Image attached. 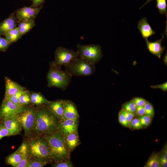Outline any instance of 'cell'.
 Wrapping results in <instances>:
<instances>
[{
	"label": "cell",
	"mask_w": 167,
	"mask_h": 167,
	"mask_svg": "<svg viewBox=\"0 0 167 167\" xmlns=\"http://www.w3.org/2000/svg\"><path fill=\"white\" fill-rule=\"evenodd\" d=\"M18 22L14 13L11 14L0 23V35L5 36L10 31L17 27Z\"/></svg>",
	"instance_id": "obj_12"
},
{
	"label": "cell",
	"mask_w": 167,
	"mask_h": 167,
	"mask_svg": "<svg viewBox=\"0 0 167 167\" xmlns=\"http://www.w3.org/2000/svg\"><path fill=\"white\" fill-rule=\"evenodd\" d=\"M6 90L5 97L12 96L24 88L9 78L5 77Z\"/></svg>",
	"instance_id": "obj_17"
},
{
	"label": "cell",
	"mask_w": 167,
	"mask_h": 167,
	"mask_svg": "<svg viewBox=\"0 0 167 167\" xmlns=\"http://www.w3.org/2000/svg\"><path fill=\"white\" fill-rule=\"evenodd\" d=\"M21 158V155L16 151L6 158V162L13 167H17Z\"/></svg>",
	"instance_id": "obj_24"
},
{
	"label": "cell",
	"mask_w": 167,
	"mask_h": 167,
	"mask_svg": "<svg viewBox=\"0 0 167 167\" xmlns=\"http://www.w3.org/2000/svg\"><path fill=\"white\" fill-rule=\"evenodd\" d=\"M58 163L55 164L53 165L54 167H72L73 166L70 161L68 160H63L58 161Z\"/></svg>",
	"instance_id": "obj_37"
},
{
	"label": "cell",
	"mask_w": 167,
	"mask_h": 167,
	"mask_svg": "<svg viewBox=\"0 0 167 167\" xmlns=\"http://www.w3.org/2000/svg\"><path fill=\"white\" fill-rule=\"evenodd\" d=\"M122 110L123 113L125 116L126 121L129 125V128H130L131 122L133 119L135 117V113L127 112L125 111L123 109Z\"/></svg>",
	"instance_id": "obj_39"
},
{
	"label": "cell",
	"mask_w": 167,
	"mask_h": 167,
	"mask_svg": "<svg viewBox=\"0 0 167 167\" xmlns=\"http://www.w3.org/2000/svg\"><path fill=\"white\" fill-rule=\"evenodd\" d=\"M151 87L152 88L154 89L159 88L164 92H166L167 90V82H166L160 85H151Z\"/></svg>",
	"instance_id": "obj_41"
},
{
	"label": "cell",
	"mask_w": 167,
	"mask_h": 167,
	"mask_svg": "<svg viewBox=\"0 0 167 167\" xmlns=\"http://www.w3.org/2000/svg\"><path fill=\"white\" fill-rule=\"evenodd\" d=\"M135 117H139L140 116L145 114L144 107L136 106L135 112Z\"/></svg>",
	"instance_id": "obj_40"
},
{
	"label": "cell",
	"mask_w": 167,
	"mask_h": 167,
	"mask_svg": "<svg viewBox=\"0 0 167 167\" xmlns=\"http://www.w3.org/2000/svg\"><path fill=\"white\" fill-rule=\"evenodd\" d=\"M27 91V90H25L24 89L18 92L12 96L5 97L4 99L9 100L15 104L19 105V99L20 96L22 94Z\"/></svg>",
	"instance_id": "obj_28"
},
{
	"label": "cell",
	"mask_w": 167,
	"mask_h": 167,
	"mask_svg": "<svg viewBox=\"0 0 167 167\" xmlns=\"http://www.w3.org/2000/svg\"><path fill=\"white\" fill-rule=\"evenodd\" d=\"M65 71L71 76H89L94 73L95 67L87 61L79 57L65 66Z\"/></svg>",
	"instance_id": "obj_4"
},
{
	"label": "cell",
	"mask_w": 167,
	"mask_h": 167,
	"mask_svg": "<svg viewBox=\"0 0 167 167\" xmlns=\"http://www.w3.org/2000/svg\"><path fill=\"white\" fill-rule=\"evenodd\" d=\"M144 167H160L159 153L153 152L148 159Z\"/></svg>",
	"instance_id": "obj_21"
},
{
	"label": "cell",
	"mask_w": 167,
	"mask_h": 167,
	"mask_svg": "<svg viewBox=\"0 0 167 167\" xmlns=\"http://www.w3.org/2000/svg\"><path fill=\"white\" fill-rule=\"evenodd\" d=\"M28 144L29 157L32 159L49 160L51 158L46 139L34 138Z\"/></svg>",
	"instance_id": "obj_5"
},
{
	"label": "cell",
	"mask_w": 167,
	"mask_h": 167,
	"mask_svg": "<svg viewBox=\"0 0 167 167\" xmlns=\"http://www.w3.org/2000/svg\"><path fill=\"white\" fill-rule=\"evenodd\" d=\"M59 119L47 107L37 111L33 130L40 134L49 135L57 131Z\"/></svg>",
	"instance_id": "obj_1"
},
{
	"label": "cell",
	"mask_w": 167,
	"mask_h": 167,
	"mask_svg": "<svg viewBox=\"0 0 167 167\" xmlns=\"http://www.w3.org/2000/svg\"><path fill=\"white\" fill-rule=\"evenodd\" d=\"M71 76L61 68L56 65L54 62L50 64V68L48 73L47 79L48 85L64 89L69 85Z\"/></svg>",
	"instance_id": "obj_3"
},
{
	"label": "cell",
	"mask_w": 167,
	"mask_h": 167,
	"mask_svg": "<svg viewBox=\"0 0 167 167\" xmlns=\"http://www.w3.org/2000/svg\"><path fill=\"white\" fill-rule=\"evenodd\" d=\"M49 160L29 159L26 167H42L49 163Z\"/></svg>",
	"instance_id": "obj_25"
},
{
	"label": "cell",
	"mask_w": 167,
	"mask_h": 167,
	"mask_svg": "<svg viewBox=\"0 0 167 167\" xmlns=\"http://www.w3.org/2000/svg\"><path fill=\"white\" fill-rule=\"evenodd\" d=\"M157 8L158 9L159 13L161 15L164 14L167 16L166 0H156Z\"/></svg>",
	"instance_id": "obj_30"
},
{
	"label": "cell",
	"mask_w": 167,
	"mask_h": 167,
	"mask_svg": "<svg viewBox=\"0 0 167 167\" xmlns=\"http://www.w3.org/2000/svg\"><path fill=\"white\" fill-rule=\"evenodd\" d=\"M47 105V107L59 120L62 118L64 111L63 100L50 101Z\"/></svg>",
	"instance_id": "obj_18"
},
{
	"label": "cell",
	"mask_w": 167,
	"mask_h": 167,
	"mask_svg": "<svg viewBox=\"0 0 167 167\" xmlns=\"http://www.w3.org/2000/svg\"><path fill=\"white\" fill-rule=\"evenodd\" d=\"M31 102L35 105H41L49 104L50 101L46 99L41 94L33 93L30 95Z\"/></svg>",
	"instance_id": "obj_22"
},
{
	"label": "cell",
	"mask_w": 167,
	"mask_h": 167,
	"mask_svg": "<svg viewBox=\"0 0 167 167\" xmlns=\"http://www.w3.org/2000/svg\"><path fill=\"white\" fill-rule=\"evenodd\" d=\"M37 111L33 108H24L16 116L18 121L24 130L26 135H29L34 129Z\"/></svg>",
	"instance_id": "obj_7"
},
{
	"label": "cell",
	"mask_w": 167,
	"mask_h": 167,
	"mask_svg": "<svg viewBox=\"0 0 167 167\" xmlns=\"http://www.w3.org/2000/svg\"><path fill=\"white\" fill-rule=\"evenodd\" d=\"M2 123L9 131L10 136L19 134L21 126L18 121L16 116L2 120Z\"/></svg>",
	"instance_id": "obj_13"
},
{
	"label": "cell",
	"mask_w": 167,
	"mask_h": 167,
	"mask_svg": "<svg viewBox=\"0 0 167 167\" xmlns=\"http://www.w3.org/2000/svg\"><path fill=\"white\" fill-rule=\"evenodd\" d=\"M16 151L22 156V158H29L28 144L23 142Z\"/></svg>",
	"instance_id": "obj_26"
},
{
	"label": "cell",
	"mask_w": 167,
	"mask_h": 167,
	"mask_svg": "<svg viewBox=\"0 0 167 167\" xmlns=\"http://www.w3.org/2000/svg\"><path fill=\"white\" fill-rule=\"evenodd\" d=\"M6 39L11 44L17 41L22 36L17 27L10 31L5 36Z\"/></svg>",
	"instance_id": "obj_23"
},
{
	"label": "cell",
	"mask_w": 167,
	"mask_h": 167,
	"mask_svg": "<svg viewBox=\"0 0 167 167\" xmlns=\"http://www.w3.org/2000/svg\"><path fill=\"white\" fill-rule=\"evenodd\" d=\"M78 118L59 120L57 131L63 137L66 135L77 131Z\"/></svg>",
	"instance_id": "obj_11"
},
{
	"label": "cell",
	"mask_w": 167,
	"mask_h": 167,
	"mask_svg": "<svg viewBox=\"0 0 167 167\" xmlns=\"http://www.w3.org/2000/svg\"><path fill=\"white\" fill-rule=\"evenodd\" d=\"M163 62L165 65L167 66V53L165 55L163 59Z\"/></svg>",
	"instance_id": "obj_43"
},
{
	"label": "cell",
	"mask_w": 167,
	"mask_h": 167,
	"mask_svg": "<svg viewBox=\"0 0 167 167\" xmlns=\"http://www.w3.org/2000/svg\"><path fill=\"white\" fill-rule=\"evenodd\" d=\"M134 130L142 129L143 128L138 117H135L132 120L130 128Z\"/></svg>",
	"instance_id": "obj_33"
},
{
	"label": "cell",
	"mask_w": 167,
	"mask_h": 167,
	"mask_svg": "<svg viewBox=\"0 0 167 167\" xmlns=\"http://www.w3.org/2000/svg\"><path fill=\"white\" fill-rule=\"evenodd\" d=\"M9 132L2 122L0 123V140L2 138L10 136Z\"/></svg>",
	"instance_id": "obj_36"
},
{
	"label": "cell",
	"mask_w": 167,
	"mask_h": 167,
	"mask_svg": "<svg viewBox=\"0 0 167 167\" xmlns=\"http://www.w3.org/2000/svg\"><path fill=\"white\" fill-rule=\"evenodd\" d=\"M63 101L64 111L62 118H79V114L74 104L72 101L69 100Z\"/></svg>",
	"instance_id": "obj_14"
},
{
	"label": "cell",
	"mask_w": 167,
	"mask_h": 167,
	"mask_svg": "<svg viewBox=\"0 0 167 167\" xmlns=\"http://www.w3.org/2000/svg\"><path fill=\"white\" fill-rule=\"evenodd\" d=\"M46 139L51 158L57 161L68 160L70 151L61 134L57 131L54 132L48 135Z\"/></svg>",
	"instance_id": "obj_2"
},
{
	"label": "cell",
	"mask_w": 167,
	"mask_h": 167,
	"mask_svg": "<svg viewBox=\"0 0 167 167\" xmlns=\"http://www.w3.org/2000/svg\"><path fill=\"white\" fill-rule=\"evenodd\" d=\"M136 106L131 101L124 103L122 106V109L127 112L135 113Z\"/></svg>",
	"instance_id": "obj_27"
},
{
	"label": "cell",
	"mask_w": 167,
	"mask_h": 167,
	"mask_svg": "<svg viewBox=\"0 0 167 167\" xmlns=\"http://www.w3.org/2000/svg\"><path fill=\"white\" fill-rule=\"evenodd\" d=\"M144 107L145 114L152 118L155 115V112L152 105L148 101Z\"/></svg>",
	"instance_id": "obj_32"
},
{
	"label": "cell",
	"mask_w": 167,
	"mask_h": 167,
	"mask_svg": "<svg viewBox=\"0 0 167 167\" xmlns=\"http://www.w3.org/2000/svg\"><path fill=\"white\" fill-rule=\"evenodd\" d=\"M77 47V52L79 57L92 64L96 63L102 56L101 47L100 45H85L78 44Z\"/></svg>",
	"instance_id": "obj_6"
},
{
	"label": "cell",
	"mask_w": 167,
	"mask_h": 167,
	"mask_svg": "<svg viewBox=\"0 0 167 167\" xmlns=\"http://www.w3.org/2000/svg\"><path fill=\"white\" fill-rule=\"evenodd\" d=\"M63 137L66 145L70 152L72 151L79 143L77 131L68 134Z\"/></svg>",
	"instance_id": "obj_19"
},
{
	"label": "cell",
	"mask_w": 167,
	"mask_h": 167,
	"mask_svg": "<svg viewBox=\"0 0 167 167\" xmlns=\"http://www.w3.org/2000/svg\"><path fill=\"white\" fill-rule=\"evenodd\" d=\"M152 0H148L143 5L141 6L140 8H139V9L143 7L144 6L147 4L148 3L152 1Z\"/></svg>",
	"instance_id": "obj_44"
},
{
	"label": "cell",
	"mask_w": 167,
	"mask_h": 167,
	"mask_svg": "<svg viewBox=\"0 0 167 167\" xmlns=\"http://www.w3.org/2000/svg\"><path fill=\"white\" fill-rule=\"evenodd\" d=\"M43 4L36 8L24 6L17 10L15 16L18 21L34 20L42 9Z\"/></svg>",
	"instance_id": "obj_10"
},
{
	"label": "cell",
	"mask_w": 167,
	"mask_h": 167,
	"mask_svg": "<svg viewBox=\"0 0 167 167\" xmlns=\"http://www.w3.org/2000/svg\"><path fill=\"white\" fill-rule=\"evenodd\" d=\"M118 119L119 122L123 126L129 128L122 108L118 113Z\"/></svg>",
	"instance_id": "obj_34"
},
{
	"label": "cell",
	"mask_w": 167,
	"mask_h": 167,
	"mask_svg": "<svg viewBox=\"0 0 167 167\" xmlns=\"http://www.w3.org/2000/svg\"><path fill=\"white\" fill-rule=\"evenodd\" d=\"M54 63L56 65L61 67L68 65L75 59L79 57L77 51L62 47H58L55 53Z\"/></svg>",
	"instance_id": "obj_8"
},
{
	"label": "cell",
	"mask_w": 167,
	"mask_h": 167,
	"mask_svg": "<svg viewBox=\"0 0 167 167\" xmlns=\"http://www.w3.org/2000/svg\"><path fill=\"white\" fill-rule=\"evenodd\" d=\"M31 102L30 95L27 91L20 96L19 99V104L21 106L28 104Z\"/></svg>",
	"instance_id": "obj_29"
},
{
	"label": "cell",
	"mask_w": 167,
	"mask_h": 167,
	"mask_svg": "<svg viewBox=\"0 0 167 167\" xmlns=\"http://www.w3.org/2000/svg\"><path fill=\"white\" fill-rule=\"evenodd\" d=\"M137 27L142 37L145 39L155 33V32L148 22L146 17H144L139 21Z\"/></svg>",
	"instance_id": "obj_16"
},
{
	"label": "cell",
	"mask_w": 167,
	"mask_h": 167,
	"mask_svg": "<svg viewBox=\"0 0 167 167\" xmlns=\"http://www.w3.org/2000/svg\"><path fill=\"white\" fill-rule=\"evenodd\" d=\"M18 28L20 35L22 36L31 30L35 25L34 20L29 21H18Z\"/></svg>",
	"instance_id": "obj_20"
},
{
	"label": "cell",
	"mask_w": 167,
	"mask_h": 167,
	"mask_svg": "<svg viewBox=\"0 0 167 167\" xmlns=\"http://www.w3.org/2000/svg\"><path fill=\"white\" fill-rule=\"evenodd\" d=\"M11 44L5 38L0 37V51H5Z\"/></svg>",
	"instance_id": "obj_38"
},
{
	"label": "cell",
	"mask_w": 167,
	"mask_h": 167,
	"mask_svg": "<svg viewBox=\"0 0 167 167\" xmlns=\"http://www.w3.org/2000/svg\"><path fill=\"white\" fill-rule=\"evenodd\" d=\"M164 36L159 40H157L153 42L149 41L147 39H145L147 48L148 51L152 54L160 58L165 48L162 47L161 43L164 38Z\"/></svg>",
	"instance_id": "obj_15"
},
{
	"label": "cell",
	"mask_w": 167,
	"mask_h": 167,
	"mask_svg": "<svg viewBox=\"0 0 167 167\" xmlns=\"http://www.w3.org/2000/svg\"><path fill=\"white\" fill-rule=\"evenodd\" d=\"M24 108V106L15 104L4 99L0 107V119L16 116Z\"/></svg>",
	"instance_id": "obj_9"
},
{
	"label": "cell",
	"mask_w": 167,
	"mask_h": 167,
	"mask_svg": "<svg viewBox=\"0 0 167 167\" xmlns=\"http://www.w3.org/2000/svg\"><path fill=\"white\" fill-rule=\"evenodd\" d=\"M130 101H132L136 106H143L148 101L143 98L140 97H135Z\"/></svg>",
	"instance_id": "obj_35"
},
{
	"label": "cell",
	"mask_w": 167,
	"mask_h": 167,
	"mask_svg": "<svg viewBox=\"0 0 167 167\" xmlns=\"http://www.w3.org/2000/svg\"><path fill=\"white\" fill-rule=\"evenodd\" d=\"M138 118L143 128H147L152 122V118L145 114L140 116Z\"/></svg>",
	"instance_id": "obj_31"
},
{
	"label": "cell",
	"mask_w": 167,
	"mask_h": 167,
	"mask_svg": "<svg viewBox=\"0 0 167 167\" xmlns=\"http://www.w3.org/2000/svg\"><path fill=\"white\" fill-rule=\"evenodd\" d=\"M32 1V3L30 7L36 8L41 6V4L45 1V0H31Z\"/></svg>",
	"instance_id": "obj_42"
}]
</instances>
